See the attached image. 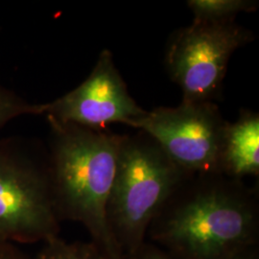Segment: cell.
<instances>
[{"instance_id": "obj_2", "label": "cell", "mask_w": 259, "mask_h": 259, "mask_svg": "<svg viewBox=\"0 0 259 259\" xmlns=\"http://www.w3.org/2000/svg\"><path fill=\"white\" fill-rule=\"evenodd\" d=\"M47 168L59 220L80 223L105 259H124L111 236L107 204L124 135L47 117Z\"/></svg>"}, {"instance_id": "obj_13", "label": "cell", "mask_w": 259, "mask_h": 259, "mask_svg": "<svg viewBox=\"0 0 259 259\" xmlns=\"http://www.w3.org/2000/svg\"><path fill=\"white\" fill-rule=\"evenodd\" d=\"M0 259H33L18 245L0 242Z\"/></svg>"}, {"instance_id": "obj_6", "label": "cell", "mask_w": 259, "mask_h": 259, "mask_svg": "<svg viewBox=\"0 0 259 259\" xmlns=\"http://www.w3.org/2000/svg\"><path fill=\"white\" fill-rule=\"evenodd\" d=\"M227 125L214 102H182L160 107L130 122L148 134L186 173H219V154Z\"/></svg>"}, {"instance_id": "obj_11", "label": "cell", "mask_w": 259, "mask_h": 259, "mask_svg": "<svg viewBox=\"0 0 259 259\" xmlns=\"http://www.w3.org/2000/svg\"><path fill=\"white\" fill-rule=\"evenodd\" d=\"M25 115H39L38 104L28 102L0 83V131L11 121Z\"/></svg>"}, {"instance_id": "obj_5", "label": "cell", "mask_w": 259, "mask_h": 259, "mask_svg": "<svg viewBox=\"0 0 259 259\" xmlns=\"http://www.w3.org/2000/svg\"><path fill=\"white\" fill-rule=\"evenodd\" d=\"M253 39L252 32L235 21H193L176 30L168 40L164 62L171 79L182 89L183 102L217 99L232 54Z\"/></svg>"}, {"instance_id": "obj_12", "label": "cell", "mask_w": 259, "mask_h": 259, "mask_svg": "<svg viewBox=\"0 0 259 259\" xmlns=\"http://www.w3.org/2000/svg\"><path fill=\"white\" fill-rule=\"evenodd\" d=\"M125 259H178L167 252L166 250H162L157 247V245L145 241L138 250L133 254L129 255Z\"/></svg>"}, {"instance_id": "obj_4", "label": "cell", "mask_w": 259, "mask_h": 259, "mask_svg": "<svg viewBox=\"0 0 259 259\" xmlns=\"http://www.w3.org/2000/svg\"><path fill=\"white\" fill-rule=\"evenodd\" d=\"M19 138L0 139V242L45 243L61 226L46 157Z\"/></svg>"}, {"instance_id": "obj_10", "label": "cell", "mask_w": 259, "mask_h": 259, "mask_svg": "<svg viewBox=\"0 0 259 259\" xmlns=\"http://www.w3.org/2000/svg\"><path fill=\"white\" fill-rule=\"evenodd\" d=\"M33 259H105L93 242H68L53 237L42 243Z\"/></svg>"}, {"instance_id": "obj_7", "label": "cell", "mask_w": 259, "mask_h": 259, "mask_svg": "<svg viewBox=\"0 0 259 259\" xmlns=\"http://www.w3.org/2000/svg\"><path fill=\"white\" fill-rule=\"evenodd\" d=\"M38 109L39 115L94 130L106 129L111 123L128 125L147 111L130 95L107 49L83 83L52 102L38 104Z\"/></svg>"}, {"instance_id": "obj_1", "label": "cell", "mask_w": 259, "mask_h": 259, "mask_svg": "<svg viewBox=\"0 0 259 259\" xmlns=\"http://www.w3.org/2000/svg\"><path fill=\"white\" fill-rule=\"evenodd\" d=\"M258 238L257 188L220 173L187 174L146 234L178 259H234Z\"/></svg>"}, {"instance_id": "obj_8", "label": "cell", "mask_w": 259, "mask_h": 259, "mask_svg": "<svg viewBox=\"0 0 259 259\" xmlns=\"http://www.w3.org/2000/svg\"><path fill=\"white\" fill-rule=\"evenodd\" d=\"M218 171L232 179L259 175V114L242 110L234 123L227 122L223 133Z\"/></svg>"}, {"instance_id": "obj_3", "label": "cell", "mask_w": 259, "mask_h": 259, "mask_svg": "<svg viewBox=\"0 0 259 259\" xmlns=\"http://www.w3.org/2000/svg\"><path fill=\"white\" fill-rule=\"evenodd\" d=\"M189 174L148 134L124 135L107 204V221L123 258L146 241L149 226Z\"/></svg>"}, {"instance_id": "obj_14", "label": "cell", "mask_w": 259, "mask_h": 259, "mask_svg": "<svg viewBox=\"0 0 259 259\" xmlns=\"http://www.w3.org/2000/svg\"><path fill=\"white\" fill-rule=\"evenodd\" d=\"M258 246L244 251L234 259H259Z\"/></svg>"}, {"instance_id": "obj_9", "label": "cell", "mask_w": 259, "mask_h": 259, "mask_svg": "<svg viewBox=\"0 0 259 259\" xmlns=\"http://www.w3.org/2000/svg\"><path fill=\"white\" fill-rule=\"evenodd\" d=\"M187 6L193 13V21L225 23L234 21L239 13H251L258 7L254 0H189Z\"/></svg>"}]
</instances>
